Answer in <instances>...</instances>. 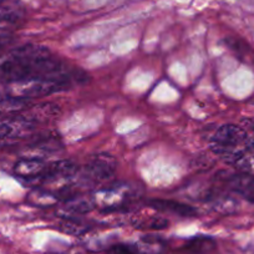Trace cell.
<instances>
[{"label": "cell", "instance_id": "4fadbf2b", "mask_svg": "<svg viewBox=\"0 0 254 254\" xmlns=\"http://www.w3.org/2000/svg\"><path fill=\"white\" fill-rule=\"evenodd\" d=\"M29 199L38 206H50L56 202L55 196L46 193V192H41V190H34L33 193L29 196Z\"/></svg>", "mask_w": 254, "mask_h": 254}, {"label": "cell", "instance_id": "ac0fdd59", "mask_svg": "<svg viewBox=\"0 0 254 254\" xmlns=\"http://www.w3.org/2000/svg\"><path fill=\"white\" fill-rule=\"evenodd\" d=\"M5 95H8V94H6L5 85H4L3 82H0V99H1V97L5 96Z\"/></svg>", "mask_w": 254, "mask_h": 254}, {"label": "cell", "instance_id": "52a82bcc", "mask_svg": "<svg viewBox=\"0 0 254 254\" xmlns=\"http://www.w3.org/2000/svg\"><path fill=\"white\" fill-rule=\"evenodd\" d=\"M23 16L24 13L19 6L0 1V31L9 33L10 29L19 25Z\"/></svg>", "mask_w": 254, "mask_h": 254}, {"label": "cell", "instance_id": "9c48e42d", "mask_svg": "<svg viewBox=\"0 0 254 254\" xmlns=\"http://www.w3.org/2000/svg\"><path fill=\"white\" fill-rule=\"evenodd\" d=\"M95 207V202L92 198L87 197H70L64 203V211H66L69 214L80 216L87 212L92 211Z\"/></svg>", "mask_w": 254, "mask_h": 254}, {"label": "cell", "instance_id": "ba28073f", "mask_svg": "<svg viewBox=\"0 0 254 254\" xmlns=\"http://www.w3.org/2000/svg\"><path fill=\"white\" fill-rule=\"evenodd\" d=\"M148 206L153 209L162 212H171V213L180 214L183 217H192L196 214V209L188 204L181 202L171 201V199H151L147 202Z\"/></svg>", "mask_w": 254, "mask_h": 254}, {"label": "cell", "instance_id": "30bf717a", "mask_svg": "<svg viewBox=\"0 0 254 254\" xmlns=\"http://www.w3.org/2000/svg\"><path fill=\"white\" fill-rule=\"evenodd\" d=\"M29 100L19 99V97L5 95L0 99V115L1 114H16L25 107H28Z\"/></svg>", "mask_w": 254, "mask_h": 254}, {"label": "cell", "instance_id": "8992f818", "mask_svg": "<svg viewBox=\"0 0 254 254\" xmlns=\"http://www.w3.org/2000/svg\"><path fill=\"white\" fill-rule=\"evenodd\" d=\"M46 163L38 157L21 158L14 165V172L16 176L26 180H38L44 173Z\"/></svg>", "mask_w": 254, "mask_h": 254}, {"label": "cell", "instance_id": "3957f363", "mask_svg": "<svg viewBox=\"0 0 254 254\" xmlns=\"http://www.w3.org/2000/svg\"><path fill=\"white\" fill-rule=\"evenodd\" d=\"M117 161L110 153H97L84 168V178L92 183L106 182L116 172Z\"/></svg>", "mask_w": 254, "mask_h": 254}, {"label": "cell", "instance_id": "e0dca14e", "mask_svg": "<svg viewBox=\"0 0 254 254\" xmlns=\"http://www.w3.org/2000/svg\"><path fill=\"white\" fill-rule=\"evenodd\" d=\"M8 39H9V33H3V31H0V46L3 45L4 43H6Z\"/></svg>", "mask_w": 254, "mask_h": 254}, {"label": "cell", "instance_id": "2e32d148", "mask_svg": "<svg viewBox=\"0 0 254 254\" xmlns=\"http://www.w3.org/2000/svg\"><path fill=\"white\" fill-rule=\"evenodd\" d=\"M6 143H9L8 136H6V132H5V130H4V127L0 126V146H4V145H6Z\"/></svg>", "mask_w": 254, "mask_h": 254}, {"label": "cell", "instance_id": "9a60e30c", "mask_svg": "<svg viewBox=\"0 0 254 254\" xmlns=\"http://www.w3.org/2000/svg\"><path fill=\"white\" fill-rule=\"evenodd\" d=\"M107 254H138L137 247L132 244H115L107 251Z\"/></svg>", "mask_w": 254, "mask_h": 254}, {"label": "cell", "instance_id": "5b68a950", "mask_svg": "<svg viewBox=\"0 0 254 254\" xmlns=\"http://www.w3.org/2000/svg\"><path fill=\"white\" fill-rule=\"evenodd\" d=\"M227 186L229 190L236 192L239 196L244 197L248 201L254 203V177L246 173L237 172L234 175L228 176L227 178Z\"/></svg>", "mask_w": 254, "mask_h": 254}, {"label": "cell", "instance_id": "6da1fadb", "mask_svg": "<svg viewBox=\"0 0 254 254\" xmlns=\"http://www.w3.org/2000/svg\"><path fill=\"white\" fill-rule=\"evenodd\" d=\"M247 131L243 126L227 124L217 128L209 140V147L214 155L228 163L233 165L247 151Z\"/></svg>", "mask_w": 254, "mask_h": 254}, {"label": "cell", "instance_id": "277c9868", "mask_svg": "<svg viewBox=\"0 0 254 254\" xmlns=\"http://www.w3.org/2000/svg\"><path fill=\"white\" fill-rule=\"evenodd\" d=\"M77 165L71 160H60L46 166L45 171L38 180L43 182L67 180L76 175ZM36 180V181H38Z\"/></svg>", "mask_w": 254, "mask_h": 254}, {"label": "cell", "instance_id": "7c38bea8", "mask_svg": "<svg viewBox=\"0 0 254 254\" xmlns=\"http://www.w3.org/2000/svg\"><path fill=\"white\" fill-rule=\"evenodd\" d=\"M60 229L64 232V233L74 234V236H80V234H84L85 232L89 231V226L85 223H82V222L76 221V219L66 218L61 222Z\"/></svg>", "mask_w": 254, "mask_h": 254}, {"label": "cell", "instance_id": "5bb4252c", "mask_svg": "<svg viewBox=\"0 0 254 254\" xmlns=\"http://www.w3.org/2000/svg\"><path fill=\"white\" fill-rule=\"evenodd\" d=\"M136 228H147V229H165L167 228L168 221L162 217H152L147 221H143L141 223L135 224Z\"/></svg>", "mask_w": 254, "mask_h": 254}, {"label": "cell", "instance_id": "d6986e66", "mask_svg": "<svg viewBox=\"0 0 254 254\" xmlns=\"http://www.w3.org/2000/svg\"><path fill=\"white\" fill-rule=\"evenodd\" d=\"M0 1H1V0H0Z\"/></svg>", "mask_w": 254, "mask_h": 254}, {"label": "cell", "instance_id": "8fae6325", "mask_svg": "<svg viewBox=\"0 0 254 254\" xmlns=\"http://www.w3.org/2000/svg\"><path fill=\"white\" fill-rule=\"evenodd\" d=\"M213 241L208 237H197L188 242L185 246V249L190 254H201L208 252L209 249L213 248Z\"/></svg>", "mask_w": 254, "mask_h": 254}, {"label": "cell", "instance_id": "7a4b0ae2", "mask_svg": "<svg viewBox=\"0 0 254 254\" xmlns=\"http://www.w3.org/2000/svg\"><path fill=\"white\" fill-rule=\"evenodd\" d=\"M6 94L10 96L19 97V99H34V97L48 96L55 92L65 90L61 85L50 80L39 79V77H30V79L18 80V81L6 82Z\"/></svg>", "mask_w": 254, "mask_h": 254}]
</instances>
